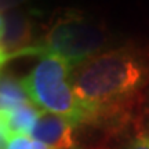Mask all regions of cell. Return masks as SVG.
<instances>
[{
    "mask_svg": "<svg viewBox=\"0 0 149 149\" xmlns=\"http://www.w3.org/2000/svg\"><path fill=\"white\" fill-rule=\"evenodd\" d=\"M149 79V61L133 48L97 54L72 73V86L80 100L100 112L126 101Z\"/></svg>",
    "mask_w": 149,
    "mask_h": 149,
    "instance_id": "1",
    "label": "cell"
},
{
    "mask_svg": "<svg viewBox=\"0 0 149 149\" xmlns=\"http://www.w3.org/2000/svg\"><path fill=\"white\" fill-rule=\"evenodd\" d=\"M74 66L59 55L48 54L21 79L29 101L40 111L70 120L76 126L93 120L101 112L80 100L72 86Z\"/></svg>",
    "mask_w": 149,
    "mask_h": 149,
    "instance_id": "2",
    "label": "cell"
},
{
    "mask_svg": "<svg viewBox=\"0 0 149 149\" xmlns=\"http://www.w3.org/2000/svg\"><path fill=\"white\" fill-rule=\"evenodd\" d=\"M105 43V32L93 18L80 11L69 10L59 14L48 29L43 40L28 46L13 58L21 55H59L68 59L74 69L95 57Z\"/></svg>",
    "mask_w": 149,
    "mask_h": 149,
    "instance_id": "3",
    "label": "cell"
},
{
    "mask_svg": "<svg viewBox=\"0 0 149 149\" xmlns=\"http://www.w3.org/2000/svg\"><path fill=\"white\" fill-rule=\"evenodd\" d=\"M32 33V17L21 8L1 13V62H8L28 47Z\"/></svg>",
    "mask_w": 149,
    "mask_h": 149,
    "instance_id": "4",
    "label": "cell"
},
{
    "mask_svg": "<svg viewBox=\"0 0 149 149\" xmlns=\"http://www.w3.org/2000/svg\"><path fill=\"white\" fill-rule=\"evenodd\" d=\"M76 127L74 123L65 117L40 111L31 135L53 149H76Z\"/></svg>",
    "mask_w": 149,
    "mask_h": 149,
    "instance_id": "5",
    "label": "cell"
},
{
    "mask_svg": "<svg viewBox=\"0 0 149 149\" xmlns=\"http://www.w3.org/2000/svg\"><path fill=\"white\" fill-rule=\"evenodd\" d=\"M40 115V109L36 108L32 102L22 104L18 107L1 109V141L6 142L15 137L31 135Z\"/></svg>",
    "mask_w": 149,
    "mask_h": 149,
    "instance_id": "6",
    "label": "cell"
},
{
    "mask_svg": "<svg viewBox=\"0 0 149 149\" xmlns=\"http://www.w3.org/2000/svg\"><path fill=\"white\" fill-rule=\"evenodd\" d=\"M26 102H29V98L21 86V81L17 83L11 79L1 80V109L14 108Z\"/></svg>",
    "mask_w": 149,
    "mask_h": 149,
    "instance_id": "7",
    "label": "cell"
},
{
    "mask_svg": "<svg viewBox=\"0 0 149 149\" xmlns=\"http://www.w3.org/2000/svg\"><path fill=\"white\" fill-rule=\"evenodd\" d=\"M3 149H53L48 145L37 141L32 135L15 137L3 142Z\"/></svg>",
    "mask_w": 149,
    "mask_h": 149,
    "instance_id": "8",
    "label": "cell"
},
{
    "mask_svg": "<svg viewBox=\"0 0 149 149\" xmlns=\"http://www.w3.org/2000/svg\"><path fill=\"white\" fill-rule=\"evenodd\" d=\"M124 149H149V134L138 133L128 141Z\"/></svg>",
    "mask_w": 149,
    "mask_h": 149,
    "instance_id": "9",
    "label": "cell"
},
{
    "mask_svg": "<svg viewBox=\"0 0 149 149\" xmlns=\"http://www.w3.org/2000/svg\"><path fill=\"white\" fill-rule=\"evenodd\" d=\"M33 0H0V6H1V13L14 10V8H21V6L31 3Z\"/></svg>",
    "mask_w": 149,
    "mask_h": 149,
    "instance_id": "10",
    "label": "cell"
}]
</instances>
